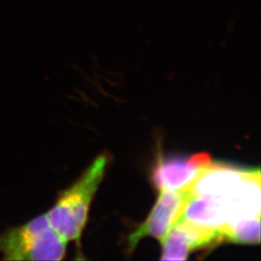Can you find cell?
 <instances>
[{
    "label": "cell",
    "mask_w": 261,
    "mask_h": 261,
    "mask_svg": "<svg viewBox=\"0 0 261 261\" xmlns=\"http://www.w3.org/2000/svg\"><path fill=\"white\" fill-rule=\"evenodd\" d=\"M108 163V155L98 156L73 185L58 194L55 204L46 213L50 226L67 242L74 241L80 247L90 205Z\"/></svg>",
    "instance_id": "6da1fadb"
},
{
    "label": "cell",
    "mask_w": 261,
    "mask_h": 261,
    "mask_svg": "<svg viewBox=\"0 0 261 261\" xmlns=\"http://www.w3.org/2000/svg\"><path fill=\"white\" fill-rule=\"evenodd\" d=\"M67 241L50 226L46 213L0 232L2 260H61Z\"/></svg>",
    "instance_id": "7a4b0ae2"
},
{
    "label": "cell",
    "mask_w": 261,
    "mask_h": 261,
    "mask_svg": "<svg viewBox=\"0 0 261 261\" xmlns=\"http://www.w3.org/2000/svg\"><path fill=\"white\" fill-rule=\"evenodd\" d=\"M188 197V188L179 191H161L158 200L145 222L130 234L128 252L134 251L140 240L146 236L163 242L170 228L177 222Z\"/></svg>",
    "instance_id": "3957f363"
},
{
    "label": "cell",
    "mask_w": 261,
    "mask_h": 261,
    "mask_svg": "<svg viewBox=\"0 0 261 261\" xmlns=\"http://www.w3.org/2000/svg\"><path fill=\"white\" fill-rule=\"evenodd\" d=\"M218 229L178 220L162 242V260H185L194 251L213 247L224 241Z\"/></svg>",
    "instance_id": "277c9868"
},
{
    "label": "cell",
    "mask_w": 261,
    "mask_h": 261,
    "mask_svg": "<svg viewBox=\"0 0 261 261\" xmlns=\"http://www.w3.org/2000/svg\"><path fill=\"white\" fill-rule=\"evenodd\" d=\"M212 164L210 155L199 153L189 158L159 157L152 180L159 191H179L192 185L202 170Z\"/></svg>",
    "instance_id": "5b68a950"
},
{
    "label": "cell",
    "mask_w": 261,
    "mask_h": 261,
    "mask_svg": "<svg viewBox=\"0 0 261 261\" xmlns=\"http://www.w3.org/2000/svg\"><path fill=\"white\" fill-rule=\"evenodd\" d=\"M224 239L238 244H258L260 241V217L246 219L226 225L223 229Z\"/></svg>",
    "instance_id": "8992f818"
}]
</instances>
